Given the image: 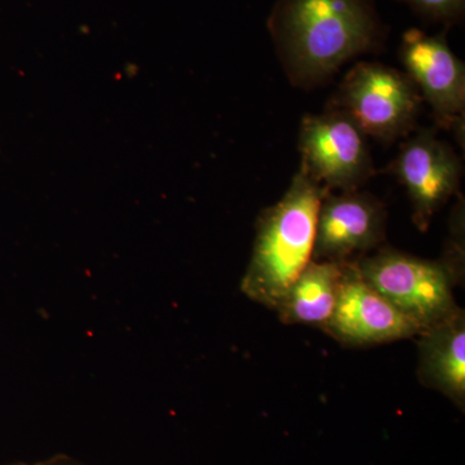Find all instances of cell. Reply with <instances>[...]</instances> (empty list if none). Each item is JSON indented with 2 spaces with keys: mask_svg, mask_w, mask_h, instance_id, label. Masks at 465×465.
I'll return each mask as SVG.
<instances>
[{
  "mask_svg": "<svg viewBox=\"0 0 465 465\" xmlns=\"http://www.w3.org/2000/svg\"><path fill=\"white\" fill-rule=\"evenodd\" d=\"M268 30L291 81L302 87L378 50L388 33L375 0H278Z\"/></svg>",
  "mask_w": 465,
  "mask_h": 465,
  "instance_id": "obj_1",
  "label": "cell"
},
{
  "mask_svg": "<svg viewBox=\"0 0 465 465\" xmlns=\"http://www.w3.org/2000/svg\"><path fill=\"white\" fill-rule=\"evenodd\" d=\"M329 189L302 166L277 203L256 224L252 256L242 292L274 311L284 293L313 260L318 213Z\"/></svg>",
  "mask_w": 465,
  "mask_h": 465,
  "instance_id": "obj_2",
  "label": "cell"
},
{
  "mask_svg": "<svg viewBox=\"0 0 465 465\" xmlns=\"http://www.w3.org/2000/svg\"><path fill=\"white\" fill-rule=\"evenodd\" d=\"M361 275L421 330L446 320L459 307L454 286L460 278L445 258L430 262L393 249L356 260Z\"/></svg>",
  "mask_w": 465,
  "mask_h": 465,
  "instance_id": "obj_3",
  "label": "cell"
},
{
  "mask_svg": "<svg viewBox=\"0 0 465 465\" xmlns=\"http://www.w3.org/2000/svg\"><path fill=\"white\" fill-rule=\"evenodd\" d=\"M421 100L409 75L381 64L361 63L345 76L338 106L366 136L391 143L414 128Z\"/></svg>",
  "mask_w": 465,
  "mask_h": 465,
  "instance_id": "obj_4",
  "label": "cell"
},
{
  "mask_svg": "<svg viewBox=\"0 0 465 465\" xmlns=\"http://www.w3.org/2000/svg\"><path fill=\"white\" fill-rule=\"evenodd\" d=\"M299 149L302 167L330 192L357 191L372 174L367 136L341 109L305 116Z\"/></svg>",
  "mask_w": 465,
  "mask_h": 465,
  "instance_id": "obj_5",
  "label": "cell"
},
{
  "mask_svg": "<svg viewBox=\"0 0 465 465\" xmlns=\"http://www.w3.org/2000/svg\"><path fill=\"white\" fill-rule=\"evenodd\" d=\"M322 330L351 347L387 344L423 331L367 282L358 271L356 260L345 262L338 302Z\"/></svg>",
  "mask_w": 465,
  "mask_h": 465,
  "instance_id": "obj_6",
  "label": "cell"
},
{
  "mask_svg": "<svg viewBox=\"0 0 465 465\" xmlns=\"http://www.w3.org/2000/svg\"><path fill=\"white\" fill-rule=\"evenodd\" d=\"M393 173L406 188L415 225L424 232L459 191L463 166L451 146L421 130L401 146Z\"/></svg>",
  "mask_w": 465,
  "mask_h": 465,
  "instance_id": "obj_7",
  "label": "cell"
},
{
  "mask_svg": "<svg viewBox=\"0 0 465 465\" xmlns=\"http://www.w3.org/2000/svg\"><path fill=\"white\" fill-rule=\"evenodd\" d=\"M387 213L369 193H327L318 213L313 260L353 262L385 240Z\"/></svg>",
  "mask_w": 465,
  "mask_h": 465,
  "instance_id": "obj_8",
  "label": "cell"
},
{
  "mask_svg": "<svg viewBox=\"0 0 465 465\" xmlns=\"http://www.w3.org/2000/svg\"><path fill=\"white\" fill-rule=\"evenodd\" d=\"M400 57L421 99L432 106L437 121L446 127L460 121L465 106V67L450 48L445 33L428 35L419 29L406 30Z\"/></svg>",
  "mask_w": 465,
  "mask_h": 465,
  "instance_id": "obj_9",
  "label": "cell"
},
{
  "mask_svg": "<svg viewBox=\"0 0 465 465\" xmlns=\"http://www.w3.org/2000/svg\"><path fill=\"white\" fill-rule=\"evenodd\" d=\"M420 381L458 407L465 405V313L454 314L419 333Z\"/></svg>",
  "mask_w": 465,
  "mask_h": 465,
  "instance_id": "obj_10",
  "label": "cell"
},
{
  "mask_svg": "<svg viewBox=\"0 0 465 465\" xmlns=\"http://www.w3.org/2000/svg\"><path fill=\"white\" fill-rule=\"evenodd\" d=\"M345 262L312 260L274 309L280 320L323 329L338 302Z\"/></svg>",
  "mask_w": 465,
  "mask_h": 465,
  "instance_id": "obj_11",
  "label": "cell"
},
{
  "mask_svg": "<svg viewBox=\"0 0 465 465\" xmlns=\"http://www.w3.org/2000/svg\"><path fill=\"white\" fill-rule=\"evenodd\" d=\"M405 3L418 16L430 23L451 27L464 17L465 0H397Z\"/></svg>",
  "mask_w": 465,
  "mask_h": 465,
  "instance_id": "obj_12",
  "label": "cell"
},
{
  "mask_svg": "<svg viewBox=\"0 0 465 465\" xmlns=\"http://www.w3.org/2000/svg\"><path fill=\"white\" fill-rule=\"evenodd\" d=\"M7 465H88L82 463L78 459L69 457V455H54L45 460L34 461V463H14Z\"/></svg>",
  "mask_w": 465,
  "mask_h": 465,
  "instance_id": "obj_13",
  "label": "cell"
}]
</instances>
